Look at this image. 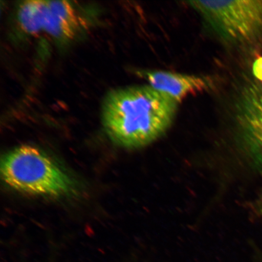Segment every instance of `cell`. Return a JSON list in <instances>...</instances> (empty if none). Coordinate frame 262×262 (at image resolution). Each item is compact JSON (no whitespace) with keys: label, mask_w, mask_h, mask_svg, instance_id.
<instances>
[{"label":"cell","mask_w":262,"mask_h":262,"mask_svg":"<svg viewBox=\"0 0 262 262\" xmlns=\"http://www.w3.org/2000/svg\"><path fill=\"white\" fill-rule=\"evenodd\" d=\"M239 144L252 168L262 171V82L246 86L237 105Z\"/></svg>","instance_id":"cell-5"},{"label":"cell","mask_w":262,"mask_h":262,"mask_svg":"<svg viewBox=\"0 0 262 262\" xmlns=\"http://www.w3.org/2000/svg\"><path fill=\"white\" fill-rule=\"evenodd\" d=\"M90 21L79 6L68 1L37 0L33 11L34 34L44 32L60 45H66L87 30Z\"/></svg>","instance_id":"cell-4"},{"label":"cell","mask_w":262,"mask_h":262,"mask_svg":"<svg viewBox=\"0 0 262 262\" xmlns=\"http://www.w3.org/2000/svg\"><path fill=\"white\" fill-rule=\"evenodd\" d=\"M137 73L150 86L179 103L189 95L203 93L213 87L210 78L201 75L157 70H140Z\"/></svg>","instance_id":"cell-6"},{"label":"cell","mask_w":262,"mask_h":262,"mask_svg":"<svg viewBox=\"0 0 262 262\" xmlns=\"http://www.w3.org/2000/svg\"><path fill=\"white\" fill-rule=\"evenodd\" d=\"M179 104L148 84L117 88L103 99L101 122L116 145L127 149L142 148L169 129Z\"/></svg>","instance_id":"cell-1"},{"label":"cell","mask_w":262,"mask_h":262,"mask_svg":"<svg viewBox=\"0 0 262 262\" xmlns=\"http://www.w3.org/2000/svg\"><path fill=\"white\" fill-rule=\"evenodd\" d=\"M255 209H256L257 214L262 216V195L258 200Z\"/></svg>","instance_id":"cell-8"},{"label":"cell","mask_w":262,"mask_h":262,"mask_svg":"<svg viewBox=\"0 0 262 262\" xmlns=\"http://www.w3.org/2000/svg\"><path fill=\"white\" fill-rule=\"evenodd\" d=\"M254 76L257 80L262 82V57L258 58L254 63L253 67Z\"/></svg>","instance_id":"cell-7"},{"label":"cell","mask_w":262,"mask_h":262,"mask_svg":"<svg viewBox=\"0 0 262 262\" xmlns=\"http://www.w3.org/2000/svg\"><path fill=\"white\" fill-rule=\"evenodd\" d=\"M187 3L223 40L249 44L262 37V0Z\"/></svg>","instance_id":"cell-3"},{"label":"cell","mask_w":262,"mask_h":262,"mask_svg":"<svg viewBox=\"0 0 262 262\" xmlns=\"http://www.w3.org/2000/svg\"><path fill=\"white\" fill-rule=\"evenodd\" d=\"M1 173L10 187L26 194L60 196L74 189L68 173L47 153L30 145L6 153L2 159Z\"/></svg>","instance_id":"cell-2"}]
</instances>
